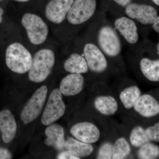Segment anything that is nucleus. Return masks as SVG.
<instances>
[{"instance_id":"1","label":"nucleus","mask_w":159,"mask_h":159,"mask_svg":"<svg viewBox=\"0 0 159 159\" xmlns=\"http://www.w3.org/2000/svg\"><path fill=\"white\" fill-rule=\"evenodd\" d=\"M96 43L102 51L110 62L119 72L123 66L121 58L122 43L121 37L109 23L102 22L97 29Z\"/></svg>"},{"instance_id":"2","label":"nucleus","mask_w":159,"mask_h":159,"mask_svg":"<svg viewBox=\"0 0 159 159\" xmlns=\"http://www.w3.org/2000/svg\"><path fill=\"white\" fill-rule=\"evenodd\" d=\"M130 116L146 125L159 119V88L142 94Z\"/></svg>"},{"instance_id":"3","label":"nucleus","mask_w":159,"mask_h":159,"mask_svg":"<svg viewBox=\"0 0 159 159\" xmlns=\"http://www.w3.org/2000/svg\"><path fill=\"white\" fill-rule=\"evenodd\" d=\"M98 90L93 99V107L99 117L105 119L122 110L118 99L107 83L98 82Z\"/></svg>"},{"instance_id":"4","label":"nucleus","mask_w":159,"mask_h":159,"mask_svg":"<svg viewBox=\"0 0 159 159\" xmlns=\"http://www.w3.org/2000/svg\"><path fill=\"white\" fill-rule=\"evenodd\" d=\"M83 55L87 63L89 70L99 77V81L106 83L105 78L107 74H110L113 68L117 70L112 65L96 43L85 44Z\"/></svg>"},{"instance_id":"5","label":"nucleus","mask_w":159,"mask_h":159,"mask_svg":"<svg viewBox=\"0 0 159 159\" xmlns=\"http://www.w3.org/2000/svg\"><path fill=\"white\" fill-rule=\"evenodd\" d=\"M55 63V55L53 51L43 49L37 51L32 58L31 68L29 71V80L41 83L51 74Z\"/></svg>"},{"instance_id":"6","label":"nucleus","mask_w":159,"mask_h":159,"mask_svg":"<svg viewBox=\"0 0 159 159\" xmlns=\"http://www.w3.org/2000/svg\"><path fill=\"white\" fill-rule=\"evenodd\" d=\"M6 61L7 67L12 72L24 74L31 68L32 57L25 46L20 43H14L6 49Z\"/></svg>"},{"instance_id":"7","label":"nucleus","mask_w":159,"mask_h":159,"mask_svg":"<svg viewBox=\"0 0 159 159\" xmlns=\"http://www.w3.org/2000/svg\"><path fill=\"white\" fill-rule=\"evenodd\" d=\"M108 125L97 124L90 121L77 122L72 125L70 133L72 136L84 143L94 144L104 138L105 131L108 130Z\"/></svg>"},{"instance_id":"8","label":"nucleus","mask_w":159,"mask_h":159,"mask_svg":"<svg viewBox=\"0 0 159 159\" xmlns=\"http://www.w3.org/2000/svg\"><path fill=\"white\" fill-rule=\"evenodd\" d=\"M113 92L122 110L126 115L130 116L135 103L142 94L139 86L129 80L122 79Z\"/></svg>"},{"instance_id":"9","label":"nucleus","mask_w":159,"mask_h":159,"mask_svg":"<svg viewBox=\"0 0 159 159\" xmlns=\"http://www.w3.org/2000/svg\"><path fill=\"white\" fill-rule=\"evenodd\" d=\"M21 23L31 43L38 45L45 41L49 29L41 18L35 14L25 13L22 18Z\"/></svg>"},{"instance_id":"10","label":"nucleus","mask_w":159,"mask_h":159,"mask_svg":"<svg viewBox=\"0 0 159 159\" xmlns=\"http://www.w3.org/2000/svg\"><path fill=\"white\" fill-rule=\"evenodd\" d=\"M48 89L43 85L38 89L24 107L20 119L25 125L33 122L39 116L45 102Z\"/></svg>"},{"instance_id":"11","label":"nucleus","mask_w":159,"mask_h":159,"mask_svg":"<svg viewBox=\"0 0 159 159\" xmlns=\"http://www.w3.org/2000/svg\"><path fill=\"white\" fill-rule=\"evenodd\" d=\"M97 7V0H74L67 19L71 25H81L93 16Z\"/></svg>"},{"instance_id":"12","label":"nucleus","mask_w":159,"mask_h":159,"mask_svg":"<svg viewBox=\"0 0 159 159\" xmlns=\"http://www.w3.org/2000/svg\"><path fill=\"white\" fill-rule=\"evenodd\" d=\"M123 115L122 126L133 148L138 149L150 142L146 135L145 125L134 117L125 114Z\"/></svg>"},{"instance_id":"13","label":"nucleus","mask_w":159,"mask_h":159,"mask_svg":"<svg viewBox=\"0 0 159 159\" xmlns=\"http://www.w3.org/2000/svg\"><path fill=\"white\" fill-rule=\"evenodd\" d=\"M62 95L59 89H55L51 92L42 116L43 125H51L64 115L66 107Z\"/></svg>"},{"instance_id":"14","label":"nucleus","mask_w":159,"mask_h":159,"mask_svg":"<svg viewBox=\"0 0 159 159\" xmlns=\"http://www.w3.org/2000/svg\"><path fill=\"white\" fill-rule=\"evenodd\" d=\"M125 15L137 23L144 26H152L158 15L155 7L148 4L131 2L124 8Z\"/></svg>"},{"instance_id":"15","label":"nucleus","mask_w":159,"mask_h":159,"mask_svg":"<svg viewBox=\"0 0 159 159\" xmlns=\"http://www.w3.org/2000/svg\"><path fill=\"white\" fill-rule=\"evenodd\" d=\"M114 29L126 43L134 45L139 42V35L137 23L126 16H120L114 20Z\"/></svg>"},{"instance_id":"16","label":"nucleus","mask_w":159,"mask_h":159,"mask_svg":"<svg viewBox=\"0 0 159 159\" xmlns=\"http://www.w3.org/2000/svg\"><path fill=\"white\" fill-rule=\"evenodd\" d=\"M74 0H51L45 9L46 17L51 22L58 24L66 18Z\"/></svg>"},{"instance_id":"17","label":"nucleus","mask_w":159,"mask_h":159,"mask_svg":"<svg viewBox=\"0 0 159 159\" xmlns=\"http://www.w3.org/2000/svg\"><path fill=\"white\" fill-rule=\"evenodd\" d=\"M115 133L111 135L113 139L112 159L129 158L132 155L133 148L131 145L123 127L117 130L115 127Z\"/></svg>"},{"instance_id":"18","label":"nucleus","mask_w":159,"mask_h":159,"mask_svg":"<svg viewBox=\"0 0 159 159\" xmlns=\"http://www.w3.org/2000/svg\"><path fill=\"white\" fill-rule=\"evenodd\" d=\"M138 68L139 74L146 82L159 84V57H141L138 61Z\"/></svg>"},{"instance_id":"19","label":"nucleus","mask_w":159,"mask_h":159,"mask_svg":"<svg viewBox=\"0 0 159 159\" xmlns=\"http://www.w3.org/2000/svg\"><path fill=\"white\" fill-rule=\"evenodd\" d=\"M84 85L85 79L82 74H70L61 81L59 89L66 97H74L82 92Z\"/></svg>"},{"instance_id":"20","label":"nucleus","mask_w":159,"mask_h":159,"mask_svg":"<svg viewBox=\"0 0 159 159\" xmlns=\"http://www.w3.org/2000/svg\"><path fill=\"white\" fill-rule=\"evenodd\" d=\"M17 130V124L13 115L9 110L0 112V131L3 142H11L14 139Z\"/></svg>"},{"instance_id":"21","label":"nucleus","mask_w":159,"mask_h":159,"mask_svg":"<svg viewBox=\"0 0 159 159\" xmlns=\"http://www.w3.org/2000/svg\"><path fill=\"white\" fill-rule=\"evenodd\" d=\"M45 134L47 139L45 142L48 146L53 147L57 151H62L65 148V130L62 126L57 124L49 125L46 128Z\"/></svg>"},{"instance_id":"22","label":"nucleus","mask_w":159,"mask_h":159,"mask_svg":"<svg viewBox=\"0 0 159 159\" xmlns=\"http://www.w3.org/2000/svg\"><path fill=\"white\" fill-rule=\"evenodd\" d=\"M65 148L80 159L90 156L95 151L93 144L84 143L71 137L66 140Z\"/></svg>"},{"instance_id":"23","label":"nucleus","mask_w":159,"mask_h":159,"mask_svg":"<svg viewBox=\"0 0 159 159\" xmlns=\"http://www.w3.org/2000/svg\"><path fill=\"white\" fill-rule=\"evenodd\" d=\"M64 68L70 74H85L89 72L88 66L83 55L73 53L66 60Z\"/></svg>"},{"instance_id":"24","label":"nucleus","mask_w":159,"mask_h":159,"mask_svg":"<svg viewBox=\"0 0 159 159\" xmlns=\"http://www.w3.org/2000/svg\"><path fill=\"white\" fill-rule=\"evenodd\" d=\"M135 155L140 159L159 158V145L151 141L147 142L137 149Z\"/></svg>"},{"instance_id":"25","label":"nucleus","mask_w":159,"mask_h":159,"mask_svg":"<svg viewBox=\"0 0 159 159\" xmlns=\"http://www.w3.org/2000/svg\"><path fill=\"white\" fill-rule=\"evenodd\" d=\"M113 139L111 136L100 143L96 154L97 159H112Z\"/></svg>"},{"instance_id":"26","label":"nucleus","mask_w":159,"mask_h":159,"mask_svg":"<svg viewBox=\"0 0 159 159\" xmlns=\"http://www.w3.org/2000/svg\"><path fill=\"white\" fill-rule=\"evenodd\" d=\"M145 125V132L149 141L159 143V119Z\"/></svg>"},{"instance_id":"27","label":"nucleus","mask_w":159,"mask_h":159,"mask_svg":"<svg viewBox=\"0 0 159 159\" xmlns=\"http://www.w3.org/2000/svg\"><path fill=\"white\" fill-rule=\"evenodd\" d=\"M57 159H80L76 156L69 152L67 150L61 152L57 155Z\"/></svg>"},{"instance_id":"28","label":"nucleus","mask_w":159,"mask_h":159,"mask_svg":"<svg viewBox=\"0 0 159 159\" xmlns=\"http://www.w3.org/2000/svg\"><path fill=\"white\" fill-rule=\"evenodd\" d=\"M12 155L9 150L0 148V159H10L12 158Z\"/></svg>"},{"instance_id":"29","label":"nucleus","mask_w":159,"mask_h":159,"mask_svg":"<svg viewBox=\"0 0 159 159\" xmlns=\"http://www.w3.org/2000/svg\"><path fill=\"white\" fill-rule=\"evenodd\" d=\"M119 5L122 8H125L129 3L132 2V0H110Z\"/></svg>"},{"instance_id":"30","label":"nucleus","mask_w":159,"mask_h":159,"mask_svg":"<svg viewBox=\"0 0 159 159\" xmlns=\"http://www.w3.org/2000/svg\"><path fill=\"white\" fill-rule=\"evenodd\" d=\"M152 27L154 31L159 34V14L154 21L153 24L152 25Z\"/></svg>"},{"instance_id":"31","label":"nucleus","mask_w":159,"mask_h":159,"mask_svg":"<svg viewBox=\"0 0 159 159\" xmlns=\"http://www.w3.org/2000/svg\"><path fill=\"white\" fill-rule=\"evenodd\" d=\"M3 14H4V11H3L2 9L0 7V23H2V21Z\"/></svg>"},{"instance_id":"32","label":"nucleus","mask_w":159,"mask_h":159,"mask_svg":"<svg viewBox=\"0 0 159 159\" xmlns=\"http://www.w3.org/2000/svg\"><path fill=\"white\" fill-rule=\"evenodd\" d=\"M156 50L157 55L159 57V42L157 43L156 47Z\"/></svg>"},{"instance_id":"33","label":"nucleus","mask_w":159,"mask_h":159,"mask_svg":"<svg viewBox=\"0 0 159 159\" xmlns=\"http://www.w3.org/2000/svg\"><path fill=\"white\" fill-rule=\"evenodd\" d=\"M152 2L157 6L159 7V0H151Z\"/></svg>"},{"instance_id":"34","label":"nucleus","mask_w":159,"mask_h":159,"mask_svg":"<svg viewBox=\"0 0 159 159\" xmlns=\"http://www.w3.org/2000/svg\"><path fill=\"white\" fill-rule=\"evenodd\" d=\"M15 1H17V2H27L29 1V0H15Z\"/></svg>"},{"instance_id":"35","label":"nucleus","mask_w":159,"mask_h":159,"mask_svg":"<svg viewBox=\"0 0 159 159\" xmlns=\"http://www.w3.org/2000/svg\"><path fill=\"white\" fill-rule=\"evenodd\" d=\"M0 1H2V0H0Z\"/></svg>"}]
</instances>
